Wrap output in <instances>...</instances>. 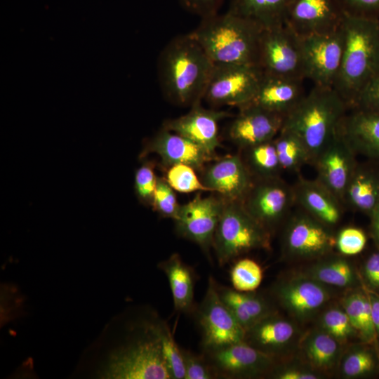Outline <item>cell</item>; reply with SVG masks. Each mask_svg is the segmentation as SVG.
<instances>
[{
	"instance_id": "7c38bea8",
	"label": "cell",
	"mask_w": 379,
	"mask_h": 379,
	"mask_svg": "<svg viewBox=\"0 0 379 379\" xmlns=\"http://www.w3.org/2000/svg\"><path fill=\"white\" fill-rule=\"evenodd\" d=\"M282 247L289 257H324L335 247V237L326 226L299 208L286 220Z\"/></svg>"
},
{
	"instance_id": "b9f144b4",
	"label": "cell",
	"mask_w": 379,
	"mask_h": 379,
	"mask_svg": "<svg viewBox=\"0 0 379 379\" xmlns=\"http://www.w3.org/2000/svg\"><path fill=\"white\" fill-rule=\"evenodd\" d=\"M367 242L366 233L360 228L347 227L335 237V247L345 255H354L361 253Z\"/></svg>"
},
{
	"instance_id": "f546056e",
	"label": "cell",
	"mask_w": 379,
	"mask_h": 379,
	"mask_svg": "<svg viewBox=\"0 0 379 379\" xmlns=\"http://www.w3.org/2000/svg\"><path fill=\"white\" fill-rule=\"evenodd\" d=\"M239 154L253 179L280 177L283 168L274 140L240 149Z\"/></svg>"
},
{
	"instance_id": "ee69618b",
	"label": "cell",
	"mask_w": 379,
	"mask_h": 379,
	"mask_svg": "<svg viewBox=\"0 0 379 379\" xmlns=\"http://www.w3.org/2000/svg\"><path fill=\"white\" fill-rule=\"evenodd\" d=\"M351 109L379 113V72L364 86Z\"/></svg>"
},
{
	"instance_id": "d6986e66",
	"label": "cell",
	"mask_w": 379,
	"mask_h": 379,
	"mask_svg": "<svg viewBox=\"0 0 379 379\" xmlns=\"http://www.w3.org/2000/svg\"><path fill=\"white\" fill-rule=\"evenodd\" d=\"M239 110L229 125L227 135L239 149L273 140L282 128L281 115L252 105Z\"/></svg>"
},
{
	"instance_id": "e0dca14e",
	"label": "cell",
	"mask_w": 379,
	"mask_h": 379,
	"mask_svg": "<svg viewBox=\"0 0 379 379\" xmlns=\"http://www.w3.org/2000/svg\"><path fill=\"white\" fill-rule=\"evenodd\" d=\"M356 153L338 133L315 159L317 180L343 204L349 181L358 164Z\"/></svg>"
},
{
	"instance_id": "8992f818",
	"label": "cell",
	"mask_w": 379,
	"mask_h": 379,
	"mask_svg": "<svg viewBox=\"0 0 379 379\" xmlns=\"http://www.w3.org/2000/svg\"><path fill=\"white\" fill-rule=\"evenodd\" d=\"M271 234L239 201L225 199L213 241L218 263L222 267L255 249L270 248Z\"/></svg>"
},
{
	"instance_id": "30bf717a",
	"label": "cell",
	"mask_w": 379,
	"mask_h": 379,
	"mask_svg": "<svg viewBox=\"0 0 379 379\" xmlns=\"http://www.w3.org/2000/svg\"><path fill=\"white\" fill-rule=\"evenodd\" d=\"M241 202L247 212L270 234L288 218L295 205L292 185L281 177L253 179Z\"/></svg>"
},
{
	"instance_id": "ab89813d",
	"label": "cell",
	"mask_w": 379,
	"mask_h": 379,
	"mask_svg": "<svg viewBox=\"0 0 379 379\" xmlns=\"http://www.w3.org/2000/svg\"><path fill=\"white\" fill-rule=\"evenodd\" d=\"M174 191L164 177H158L152 208L160 217L173 220L177 217L180 204Z\"/></svg>"
},
{
	"instance_id": "cb8c5ba5",
	"label": "cell",
	"mask_w": 379,
	"mask_h": 379,
	"mask_svg": "<svg viewBox=\"0 0 379 379\" xmlns=\"http://www.w3.org/2000/svg\"><path fill=\"white\" fill-rule=\"evenodd\" d=\"M302 84L303 81L263 74L256 93L248 105L285 117L306 94Z\"/></svg>"
},
{
	"instance_id": "7402d4cb",
	"label": "cell",
	"mask_w": 379,
	"mask_h": 379,
	"mask_svg": "<svg viewBox=\"0 0 379 379\" xmlns=\"http://www.w3.org/2000/svg\"><path fill=\"white\" fill-rule=\"evenodd\" d=\"M338 128V133L356 154L379 164V113L349 109Z\"/></svg>"
},
{
	"instance_id": "d6a6232c",
	"label": "cell",
	"mask_w": 379,
	"mask_h": 379,
	"mask_svg": "<svg viewBox=\"0 0 379 379\" xmlns=\"http://www.w3.org/2000/svg\"><path fill=\"white\" fill-rule=\"evenodd\" d=\"M343 308L361 339L367 343L373 342L377 334L373 324L368 294L359 291L351 293L344 300Z\"/></svg>"
},
{
	"instance_id": "f35d334b",
	"label": "cell",
	"mask_w": 379,
	"mask_h": 379,
	"mask_svg": "<svg viewBox=\"0 0 379 379\" xmlns=\"http://www.w3.org/2000/svg\"><path fill=\"white\" fill-rule=\"evenodd\" d=\"M162 351L172 379H185V372L181 347L175 342L166 321L161 330Z\"/></svg>"
},
{
	"instance_id": "6da1fadb",
	"label": "cell",
	"mask_w": 379,
	"mask_h": 379,
	"mask_svg": "<svg viewBox=\"0 0 379 379\" xmlns=\"http://www.w3.org/2000/svg\"><path fill=\"white\" fill-rule=\"evenodd\" d=\"M214 64L190 34L173 38L159 59L162 91L173 104L192 107L201 103Z\"/></svg>"
},
{
	"instance_id": "484cf974",
	"label": "cell",
	"mask_w": 379,
	"mask_h": 379,
	"mask_svg": "<svg viewBox=\"0 0 379 379\" xmlns=\"http://www.w3.org/2000/svg\"><path fill=\"white\" fill-rule=\"evenodd\" d=\"M158 266L168 279L174 310L178 313L192 314L196 308L194 270L182 260L178 253L171 254Z\"/></svg>"
},
{
	"instance_id": "277c9868",
	"label": "cell",
	"mask_w": 379,
	"mask_h": 379,
	"mask_svg": "<svg viewBox=\"0 0 379 379\" xmlns=\"http://www.w3.org/2000/svg\"><path fill=\"white\" fill-rule=\"evenodd\" d=\"M349 108L333 87L313 86L285 117L282 128L295 134L305 145L312 165L337 133Z\"/></svg>"
},
{
	"instance_id": "ffe728a7",
	"label": "cell",
	"mask_w": 379,
	"mask_h": 379,
	"mask_svg": "<svg viewBox=\"0 0 379 379\" xmlns=\"http://www.w3.org/2000/svg\"><path fill=\"white\" fill-rule=\"evenodd\" d=\"M232 117L224 110L206 109L201 103L190 107V110L175 119L166 121L162 126L193 141L212 155L216 156L220 146L219 123Z\"/></svg>"
},
{
	"instance_id": "9c48e42d",
	"label": "cell",
	"mask_w": 379,
	"mask_h": 379,
	"mask_svg": "<svg viewBox=\"0 0 379 379\" xmlns=\"http://www.w3.org/2000/svg\"><path fill=\"white\" fill-rule=\"evenodd\" d=\"M262 74L256 66L214 64L203 100L214 107H242L252 101Z\"/></svg>"
},
{
	"instance_id": "44dd1931",
	"label": "cell",
	"mask_w": 379,
	"mask_h": 379,
	"mask_svg": "<svg viewBox=\"0 0 379 379\" xmlns=\"http://www.w3.org/2000/svg\"><path fill=\"white\" fill-rule=\"evenodd\" d=\"M292 187L298 208L329 227L340 222L343 203L317 179L300 178Z\"/></svg>"
},
{
	"instance_id": "7bdbcfd3",
	"label": "cell",
	"mask_w": 379,
	"mask_h": 379,
	"mask_svg": "<svg viewBox=\"0 0 379 379\" xmlns=\"http://www.w3.org/2000/svg\"><path fill=\"white\" fill-rule=\"evenodd\" d=\"M185 367V379L218 378L204 354H198L181 348Z\"/></svg>"
},
{
	"instance_id": "d4e9b609",
	"label": "cell",
	"mask_w": 379,
	"mask_h": 379,
	"mask_svg": "<svg viewBox=\"0 0 379 379\" xmlns=\"http://www.w3.org/2000/svg\"><path fill=\"white\" fill-rule=\"evenodd\" d=\"M344 204L368 215L379 204V164L358 163L349 181Z\"/></svg>"
},
{
	"instance_id": "d590c367",
	"label": "cell",
	"mask_w": 379,
	"mask_h": 379,
	"mask_svg": "<svg viewBox=\"0 0 379 379\" xmlns=\"http://www.w3.org/2000/svg\"><path fill=\"white\" fill-rule=\"evenodd\" d=\"M377 366L378 357L374 351L370 347H358L345 357L341 371L347 378H359L373 373Z\"/></svg>"
},
{
	"instance_id": "5b68a950",
	"label": "cell",
	"mask_w": 379,
	"mask_h": 379,
	"mask_svg": "<svg viewBox=\"0 0 379 379\" xmlns=\"http://www.w3.org/2000/svg\"><path fill=\"white\" fill-rule=\"evenodd\" d=\"M164 322L154 318L133 326L129 338L110 353L100 378L172 379L162 351Z\"/></svg>"
},
{
	"instance_id": "3957f363",
	"label": "cell",
	"mask_w": 379,
	"mask_h": 379,
	"mask_svg": "<svg viewBox=\"0 0 379 379\" xmlns=\"http://www.w3.org/2000/svg\"><path fill=\"white\" fill-rule=\"evenodd\" d=\"M344 50L333 88L350 109L364 86L379 72V20L345 14Z\"/></svg>"
},
{
	"instance_id": "e575fe53",
	"label": "cell",
	"mask_w": 379,
	"mask_h": 379,
	"mask_svg": "<svg viewBox=\"0 0 379 379\" xmlns=\"http://www.w3.org/2000/svg\"><path fill=\"white\" fill-rule=\"evenodd\" d=\"M263 272L260 265L250 258L238 259L230 272L232 288L241 292H253L260 285Z\"/></svg>"
},
{
	"instance_id": "bcb514c9",
	"label": "cell",
	"mask_w": 379,
	"mask_h": 379,
	"mask_svg": "<svg viewBox=\"0 0 379 379\" xmlns=\"http://www.w3.org/2000/svg\"><path fill=\"white\" fill-rule=\"evenodd\" d=\"M224 0H180L185 8L201 18L218 13Z\"/></svg>"
},
{
	"instance_id": "5bb4252c",
	"label": "cell",
	"mask_w": 379,
	"mask_h": 379,
	"mask_svg": "<svg viewBox=\"0 0 379 379\" xmlns=\"http://www.w3.org/2000/svg\"><path fill=\"white\" fill-rule=\"evenodd\" d=\"M217 378H244L260 375L272 366L274 357L241 341L203 352Z\"/></svg>"
},
{
	"instance_id": "c3c4849f",
	"label": "cell",
	"mask_w": 379,
	"mask_h": 379,
	"mask_svg": "<svg viewBox=\"0 0 379 379\" xmlns=\"http://www.w3.org/2000/svg\"><path fill=\"white\" fill-rule=\"evenodd\" d=\"M279 379H316L317 375L314 373L295 368H287L279 371L276 375Z\"/></svg>"
},
{
	"instance_id": "2e32d148",
	"label": "cell",
	"mask_w": 379,
	"mask_h": 379,
	"mask_svg": "<svg viewBox=\"0 0 379 379\" xmlns=\"http://www.w3.org/2000/svg\"><path fill=\"white\" fill-rule=\"evenodd\" d=\"M149 154H157L164 170L178 164H185L201 172L211 161L218 157L212 155L190 139L164 127L145 141L139 159Z\"/></svg>"
},
{
	"instance_id": "9a60e30c",
	"label": "cell",
	"mask_w": 379,
	"mask_h": 379,
	"mask_svg": "<svg viewBox=\"0 0 379 379\" xmlns=\"http://www.w3.org/2000/svg\"><path fill=\"white\" fill-rule=\"evenodd\" d=\"M345 13L338 0H291L285 25L300 37L338 30Z\"/></svg>"
},
{
	"instance_id": "4fadbf2b",
	"label": "cell",
	"mask_w": 379,
	"mask_h": 379,
	"mask_svg": "<svg viewBox=\"0 0 379 379\" xmlns=\"http://www.w3.org/2000/svg\"><path fill=\"white\" fill-rule=\"evenodd\" d=\"M306 79L314 86L333 87L343 55L344 35L336 32L300 37Z\"/></svg>"
},
{
	"instance_id": "8fae6325",
	"label": "cell",
	"mask_w": 379,
	"mask_h": 379,
	"mask_svg": "<svg viewBox=\"0 0 379 379\" xmlns=\"http://www.w3.org/2000/svg\"><path fill=\"white\" fill-rule=\"evenodd\" d=\"M203 197L197 194L180 205L173 220L177 234L197 245L210 258L214 234L223 209L225 199L216 193Z\"/></svg>"
},
{
	"instance_id": "603a6c76",
	"label": "cell",
	"mask_w": 379,
	"mask_h": 379,
	"mask_svg": "<svg viewBox=\"0 0 379 379\" xmlns=\"http://www.w3.org/2000/svg\"><path fill=\"white\" fill-rule=\"evenodd\" d=\"M280 303L298 317H307L321 307L330 298L324 284L307 277L292 279L277 286Z\"/></svg>"
},
{
	"instance_id": "60d3db41",
	"label": "cell",
	"mask_w": 379,
	"mask_h": 379,
	"mask_svg": "<svg viewBox=\"0 0 379 379\" xmlns=\"http://www.w3.org/2000/svg\"><path fill=\"white\" fill-rule=\"evenodd\" d=\"M321 322L324 331L338 341L346 340L357 331L344 310L331 308L326 310Z\"/></svg>"
},
{
	"instance_id": "f907efd6",
	"label": "cell",
	"mask_w": 379,
	"mask_h": 379,
	"mask_svg": "<svg viewBox=\"0 0 379 379\" xmlns=\"http://www.w3.org/2000/svg\"><path fill=\"white\" fill-rule=\"evenodd\" d=\"M371 307L373 326L377 335H379V295L375 293H368Z\"/></svg>"
},
{
	"instance_id": "7a4b0ae2",
	"label": "cell",
	"mask_w": 379,
	"mask_h": 379,
	"mask_svg": "<svg viewBox=\"0 0 379 379\" xmlns=\"http://www.w3.org/2000/svg\"><path fill=\"white\" fill-rule=\"evenodd\" d=\"M263 29L255 22L227 11L202 18L190 34L215 65L258 67Z\"/></svg>"
},
{
	"instance_id": "681fc988",
	"label": "cell",
	"mask_w": 379,
	"mask_h": 379,
	"mask_svg": "<svg viewBox=\"0 0 379 379\" xmlns=\"http://www.w3.org/2000/svg\"><path fill=\"white\" fill-rule=\"evenodd\" d=\"M368 216L370 218V234L376 248L379 250V204Z\"/></svg>"
},
{
	"instance_id": "ba28073f",
	"label": "cell",
	"mask_w": 379,
	"mask_h": 379,
	"mask_svg": "<svg viewBox=\"0 0 379 379\" xmlns=\"http://www.w3.org/2000/svg\"><path fill=\"white\" fill-rule=\"evenodd\" d=\"M192 314L201 331L203 352L244 341L246 331L220 298L212 276L208 277L203 300Z\"/></svg>"
},
{
	"instance_id": "836d02e7",
	"label": "cell",
	"mask_w": 379,
	"mask_h": 379,
	"mask_svg": "<svg viewBox=\"0 0 379 379\" xmlns=\"http://www.w3.org/2000/svg\"><path fill=\"white\" fill-rule=\"evenodd\" d=\"M307 277L326 285L346 287L353 284L356 275L351 264L341 258H334L312 267Z\"/></svg>"
},
{
	"instance_id": "83f0119b",
	"label": "cell",
	"mask_w": 379,
	"mask_h": 379,
	"mask_svg": "<svg viewBox=\"0 0 379 379\" xmlns=\"http://www.w3.org/2000/svg\"><path fill=\"white\" fill-rule=\"evenodd\" d=\"M295 334L293 325L272 314L246 331L244 341L272 356L290 343Z\"/></svg>"
},
{
	"instance_id": "74e56055",
	"label": "cell",
	"mask_w": 379,
	"mask_h": 379,
	"mask_svg": "<svg viewBox=\"0 0 379 379\" xmlns=\"http://www.w3.org/2000/svg\"><path fill=\"white\" fill-rule=\"evenodd\" d=\"M142 160L135 172L134 190L140 204L152 207L158 176L154 171V162L145 158Z\"/></svg>"
},
{
	"instance_id": "52a82bcc",
	"label": "cell",
	"mask_w": 379,
	"mask_h": 379,
	"mask_svg": "<svg viewBox=\"0 0 379 379\" xmlns=\"http://www.w3.org/2000/svg\"><path fill=\"white\" fill-rule=\"evenodd\" d=\"M258 67L266 75L306 79L300 37L286 25L264 29L259 44Z\"/></svg>"
},
{
	"instance_id": "f6af8a7d",
	"label": "cell",
	"mask_w": 379,
	"mask_h": 379,
	"mask_svg": "<svg viewBox=\"0 0 379 379\" xmlns=\"http://www.w3.org/2000/svg\"><path fill=\"white\" fill-rule=\"evenodd\" d=\"M345 14L379 20V0H338Z\"/></svg>"
},
{
	"instance_id": "ac0fdd59",
	"label": "cell",
	"mask_w": 379,
	"mask_h": 379,
	"mask_svg": "<svg viewBox=\"0 0 379 379\" xmlns=\"http://www.w3.org/2000/svg\"><path fill=\"white\" fill-rule=\"evenodd\" d=\"M200 173L201 181L209 192L227 200L241 201L253 182L239 153L218 157Z\"/></svg>"
},
{
	"instance_id": "4dcf8cb0",
	"label": "cell",
	"mask_w": 379,
	"mask_h": 379,
	"mask_svg": "<svg viewBox=\"0 0 379 379\" xmlns=\"http://www.w3.org/2000/svg\"><path fill=\"white\" fill-rule=\"evenodd\" d=\"M338 341L324 331L312 333L303 343V350L307 360L316 368L331 369L339 354Z\"/></svg>"
},
{
	"instance_id": "8d00e7d4",
	"label": "cell",
	"mask_w": 379,
	"mask_h": 379,
	"mask_svg": "<svg viewBox=\"0 0 379 379\" xmlns=\"http://www.w3.org/2000/svg\"><path fill=\"white\" fill-rule=\"evenodd\" d=\"M164 176L169 185L181 193H190L197 191L209 192L196 173V170L185 164L173 165L164 170Z\"/></svg>"
},
{
	"instance_id": "7dc6e473",
	"label": "cell",
	"mask_w": 379,
	"mask_h": 379,
	"mask_svg": "<svg viewBox=\"0 0 379 379\" xmlns=\"http://www.w3.org/2000/svg\"><path fill=\"white\" fill-rule=\"evenodd\" d=\"M363 274L368 287L379 292V250L371 253L364 262Z\"/></svg>"
},
{
	"instance_id": "1f68e13d",
	"label": "cell",
	"mask_w": 379,
	"mask_h": 379,
	"mask_svg": "<svg viewBox=\"0 0 379 379\" xmlns=\"http://www.w3.org/2000/svg\"><path fill=\"white\" fill-rule=\"evenodd\" d=\"M274 142L283 171L298 172L304 165L310 164L305 145L293 132L281 128Z\"/></svg>"
},
{
	"instance_id": "f1b7e54d",
	"label": "cell",
	"mask_w": 379,
	"mask_h": 379,
	"mask_svg": "<svg viewBox=\"0 0 379 379\" xmlns=\"http://www.w3.org/2000/svg\"><path fill=\"white\" fill-rule=\"evenodd\" d=\"M291 1L231 0L227 11L270 29L285 25Z\"/></svg>"
},
{
	"instance_id": "4316f807",
	"label": "cell",
	"mask_w": 379,
	"mask_h": 379,
	"mask_svg": "<svg viewBox=\"0 0 379 379\" xmlns=\"http://www.w3.org/2000/svg\"><path fill=\"white\" fill-rule=\"evenodd\" d=\"M219 295L246 331L262 319L274 314L269 302L252 292H241L217 282Z\"/></svg>"
}]
</instances>
